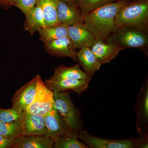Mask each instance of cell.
I'll return each mask as SVG.
<instances>
[{
	"label": "cell",
	"instance_id": "4dcf8cb0",
	"mask_svg": "<svg viewBox=\"0 0 148 148\" xmlns=\"http://www.w3.org/2000/svg\"><path fill=\"white\" fill-rule=\"evenodd\" d=\"M118 1H119V0H118Z\"/></svg>",
	"mask_w": 148,
	"mask_h": 148
},
{
	"label": "cell",
	"instance_id": "cb8c5ba5",
	"mask_svg": "<svg viewBox=\"0 0 148 148\" xmlns=\"http://www.w3.org/2000/svg\"><path fill=\"white\" fill-rule=\"evenodd\" d=\"M25 112L14 106L8 109L0 108V121L5 123L20 122Z\"/></svg>",
	"mask_w": 148,
	"mask_h": 148
},
{
	"label": "cell",
	"instance_id": "30bf717a",
	"mask_svg": "<svg viewBox=\"0 0 148 148\" xmlns=\"http://www.w3.org/2000/svg\"><path fill=\"white\" fill-rule=\"evenodd\" d=\"M90 81L88 80L50 78L46 80L44 83L53 92H64L69 90L80 94L87 89Z\"/></svg>",
	"mask_w": 148,
	"mask_h": 148
},
{
	"label": "cell",
	"instance_id": "9c48e42d",
	"mask_svg": "<svg viewBox=\"0 0 148 148\" xmlns=\"http://www.w3.org/2000/svg\"><path fill=\"white\" fill-rule=\"evenodd\" d=\"M40 75L36 77L18 89L14 95L12 102V106L25 112L34 101L36 93L37 84Z\"/></svg>",
	"mask_w": 148,
	"mask_h": 148
},
{
	"label": "cell",
	"instance_id": "ac0fdd59",
	"mask_svg": "<svg viewBox=\"0 0 148 148\" xmlns=\"http://www.w3.org/2000/svg\"><path fill=\"white\" fill-rule=\"evenodd\" d=\"M25 15L24 29L32 36L47 27L44 14L39 6L36 5Z\"/></svg>",
	"mask_w": 148,
	"mask_h": 148
},
{
	"label": "cell",
	"instance_id": "52a82bcc",
	"mask_svg": "<svg viewBox=\"0 0 148 148\" xmlns=\"http://www.w3.org/2000/svg\"><path fill=\"white\" fill-rule=\"evenodd\" d=\"M59 24L69 26L83 24L85 14L77 5L69 3L62 0H56Z\"/></svg>",
	"mask_w": 148,
	"mask_h": 148
},
{
	"label": "cell",
	"instance_id": "7a4b0ae2",
	"mask_svg": "<svg viewBox=\"0 0 148 148\" xmlns=\"http://www.w3.org/2000/svg\"><path fill=\"white\" fill-rule=\"evenodd\" d=\"M117 28L132 27L148 34V0L128 1L118 12Z\"/></svg>",
	"mask_w": 148,
	"mask_h": 148
},
{
	"label": "cell",
	"instance_id": "4316f807",
	"mask_svg": "<svg viewBox=\"0 0 148 148\" xmlns=\"http://www.w3.org/2000/svg\"><path fill=\"white\" fill-rule=\"evenodd\" d=\"M15 138H9L0 135V148H12Z\"/></svg>",
	"mask_w": 148,
	"mask_h": 148
},
{
	"label": "cell",
	"instance_id": "8992f818",
	"mask_svg": "<svg viewBox=\"0 0 148 148\" xmlns=\"http://www.w3.org/2000/svg\"><path fill=\"white\" fill-rule=\"evenodd\" d=\"M79 139L91 148H137V140H112L95 137L84 130H80Z\"/></svg>",
	"mask_w": 148,
	"mask_h": 148
},
{
	"label": "cell",
	"instance_id": "44dd1931",
	"mask_svg": "<svg viewBox=\"0 0 148 148\" xmlns=\"http://www.w3.org/2000/svg\"><path fill=\"white\" fill-rule=\"evenodd\" d=\"M36 5L42 10L47 27L59 24L56 0H37Z\"/></svg>",
	"mask_w": 148,
	"mask_h": 148
},
{
	"label": "cell",
	"instance_id": "f546056e",
	"mask_svg": "<svg viewBox=\"0 0 148 148\" xmlns=\"http://www.w3.org/2000/svg\"><path fill=\"white\" fill-rule=\"evenodd\" d=\"M64 2L66 3H69L74 4L77 5L76 0H62Z\"/></svg>",
	"mask_w": 148,
	"mask_h": 148
},
{
	"label": "cell",
	"instance_id": "7c38bea8",
	"mask_svg": "<svg viewBox=\"0 0 148 148\" xmlns=\"http://www.w3.org/2000/svg\"><path fill=\"white\" fill-rule=\"evenodd\" d=\"M44 118L47 131V136L53 140V142L72 132L69 131L62 121L54 106L45 116Z\"/></svg>",
	"mask_w": 148,
	"mask_h": 148
},
{
	"label": "cell",
	"instance_id": "f1b7e54d",
	"mask_svg": "<svg viewBox=\"0 0 148 148\" xmlns=\"http://www.w3.org/2000/svg\"><path fill=\"white\" fill-rule=\"evenodd\" d=\"M0 6L3 8H8L13 6V0H0Z\"/></svg>",
	"mask_w": 148,
	"mask_h": 148
},
{
	"label": "cell",
	"instance_id": "ba28073f",
	"mask_svg": "<svg viewBox=\"0 0 148 148\" xmlns=\"http://www.w3.org/2000/svg\"><path fill=\"white\" fill-rule=\"evenodd\" d=\"M137 121L136 127L141 135L147 134L148 124V83L146 81L141 88L137 101L136 107Z\"/></svg>",
	"mask_w": 148,
	"mask_h": 148
},
{
	"label": "cell",
	"instance_id": "5b68a950",
	"mask_svg": "<svg viewBox=\"0 0 148 148\" xmlns=\"http://www.w3.org/2000/svg\"><path fill=\"white\" fill-rule=\"evenodd\" d=\"M53 106V92L46 86L40 75L34 99L25 112L44 116Z\"/></svg>",
	"mask_w": 148,
	"mask_h": 148
},
{
	"label": "cell",
	"instance_id": "d6986e66",
	"mask_svg": "<svg viewBox=\"0 0 148 148\" xmlns=\"http://www.w3.org/2000/svg\"><path fill=\"white\" fill-rule=\"evenodd\" d=\"M51 78L53 79H69L90 81L91 79L80 69V65L79 64L71 67H66L62 65L57 67L54 71L53 75Z\"/></svg>",
	"mask_w": 148,
	"mask_h": 148
},
{
	"label": "cell",
	"instance_id": "4fadbf2b",
	"mask_svg": "<svg viewBox=\"0 0 148 148\" xmlns=\"http://www.w3.org/2000/svg\"><path fill=\"white\" fill-rule=\"evenodd\" d=\"M44 47L51 55L59 57H70L77 62V49L68 36L45 44Z\"/></svg>",
	"mask_w": 148,
	"mask_h": 148
},
{
	"label": "cell",
	"instance_id": "6da1fadb",
	"mask_svg": "<svg viewBox=\"0 0 148 148\" xmlns=\"http://www.w3.org/2000/svg\"><path fill=\"white\" fill-rule=\"evenodd\" d=\"M128 0H119L102 6L85 16L83 24L97 39L106 40L116 29L115 18L119 10Z\"/></svg>",
	"mask_w": 148,
	"mask_h": 148
},
{
	"label": "cell",
	"instance_id": "ffe728a7",
	"mask_svg": "<svg viewBox=\"0 0 148 148\" xmlns=\"http://www.w3.org/2000/svg\"><path fill=\"white\" fill-rule=\"evenodd\" d=\"M68 26L62 24L47 26L38 32L40 40L44 44L63 37L68 36Z\"/></svg>",
	"mask_w": 148,
	"mask_h": 148
},
{
	"label": "cell",
	"instance_id": "2e32d148",
	"mask_svg": "<svg viewBox=\"0 0 148 148\" xmlns=\"http://www.w3.org/2000/svg\"><path fill=\"white\" fill-rule=\"evenodd\" d=\"M54 142L45 135H22L15 139L13 148H52Z\"/></svg>",
	"mask_w": 148,
	"mask_h": 148
},
{
	"label": "cell",
	"instance_id": "3957f363",
	"mask_svg": "<svg viewBox=\"0 0 148 148\" xmlns=\"http://www.w3.org/2000/svg\"><path fill=\"white\" fill-rule=\"evenodd\" d=\"M121 49L136 48L147 55L148 34L132 27L116 28L104 41Z\"/></svg>",
	"mask_w": 148,
	"mask_h": 148
},
{
	"label": "cell",
	"instance_id": "d4e9b609",
	"mask_svg": "<svg viewBox=\"0 0 148 148\" xmlns=\"http://www.w3.org/2000/svg\"><path fill=\"white\" fill-rule=\"evenodd\" d=\"M80 9L85 14L96 9L113 2L114 0H76Z\"/></svg>",
	"mask_w": 148,
	"mask_h": 148
},
{
	"label": "cell",
	"instance_id": "9a60e30c",
	"mask_svg": "<svg viewBox=\"0 0 148 148\" xmlns=\"http://www.w3.org/2000/svg\"><path fill=\"white\" fill-rule=\"evenodd\" d=\"M90 49L101 66L110 63L122 50L117 46L106 42L101 39H97Z\"/></svg>",
	"mask_w": 148,
	"mask_h": 148
},
{
	"label": "cell",
	"instance_id": "e0dca14e",
	"mask_svg": "<svg viewBox=\"0 0 148 148\" xmlns=\"http://www.w3.org/2000/svg\"><path fill=\"white\" fill-rule=\"evenodd\" d=\"M76 57L77 62L82 67L84 71L91 78L102 66L90 47L79 49L77 52Z\"/></svg>",
	"mask_w": 148,
	"mask_h": 148
},
{
	"label": "cell",
	"instance_id": "7402d4cb",
	"mask_svg": "<svg viewBox=\"0 0 148 148\" xmlns=\"http://www.w3.org/2000/svg\"><path fill=\"white\" fill-rule=\"evenodd\" d=\"M78 134L69 133L54 142L55 148H87L88 147L79 140Z\"/></svg>",
	"mask_w": 148,
	"mask_h": 148
},
{
	"label": "cell",
	"instance_id": "277c9868",
	"mask_svg": "<svg viewBox=\"0 0 148 148\" xmlns=\"http://www.w3.org/2000/svg\"><path fill=\"white\" fill-rule=\"evenodd\" d=\"M53 92V105L62 121L70 131L78 134L80 121L78 112L72 102L71 91Z\"/></svg>",
	"mask_w": 148,
	"mask_h": 148
},
{
	"label": "cell",
	"instance_id": "484cf974",
	"mask_svg": "<svg viewBox=\"0 0 148 148\" xmlns=\"http://www.w3.org/2000/svg\"><path fill=\"white\" fill-rule=\"evenodd\" d=\"M37 0H13L15 6L26 14L36 5Z\"/></svg>",
	"mask_w": 148,
	"mask_h": 148
},
{
	"label": "cell",
	"instance_id": "603a6c76",
	"mask_svg": "<svg viewBox=\"0 0 148 148\" xmlns=\"http://www.w3.org/2000/svg\"><path fill=\"white\" fill-rule=\"evenodd\" d=\"M20 122L5 123L0 121V135L7 138H16L21 136Z\"/></svg>",
	"mask_w": 148,
	"mask_h": 148
},
{
	"label": "cell",
	"instance_id": "5bb4252c",
	"mask_svg": "<svg viewBox=\"0 0 148 148\" xmlns=\"http://www.w3.org/2000/svg\"><path fill=\"white\" fill-rule=\"evenodd\" d=\"M22 135L47 136L44 116L25 112L20 122Z\"/></svg>",
	"mask_w": 148,
	"mask_h": 148
},
{
	"label": "cell",
	"instance_id": "83f0119b",
	"mask_svg": "<svg viewBox=\"0 0 148 148\" xmlns=\"http://www.w3.org/2000/svg\"><path fill=\"white\" fill-rule=\"evenodd\" d=\"M142 135L137 140V148H148V134Z\"/></svg>",
	"mask_w": 148,
	"mask_h": 148
},
{
	"label": "cell",
	"instance_id": "8fae6325",
	"mask_svg": "<svg viewBox=\"0 0 148 148\" xmlns=\"http://www.w3.org/2000/svg\"><path fill=\"white\" fill-rule=\"evenodd\" d=\"M68 36L76 49L82 48H91L97 38L83 24H74L69 26Z\"/></svg>",
	"mask_w": 148,
	"mask_h": 148
}]
</instances>
